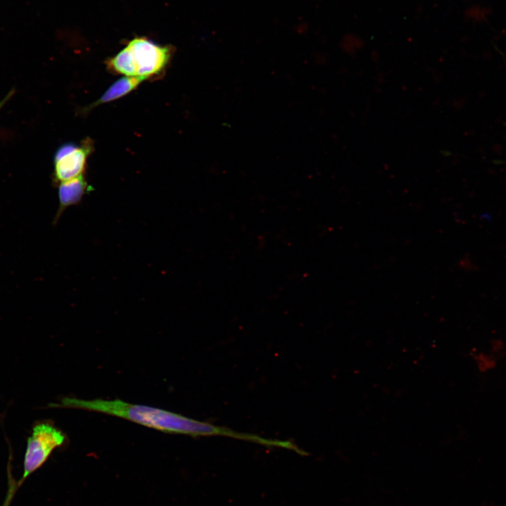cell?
Listing matches in <instances>:
<instances>
[{
	"label": "cell",
	"instance_id": "6da1fadb",
	"mask_svg": "<svg viewBox=\"0 0 506 506\" xmlns=\"http://www.w3.org/2000/svg\"><path fill=\"white\" fill-rule=\"evenodd\" d=\"M48 406L51 408L84 409L114 415L167 433L192 436H225L254 443L260 441V436L257 435L237 432L227 427L195 420L165 410L129 403L118 399L87 401L65 397L60 402Z\"/></svg>",
	"mask_w": 506,
	"mask_h": 506
},
{
	"label": "cell",
	"instance_id": "7a4b0ae2",
	"mask_svg": "<svg viewBox=\"0 0 506 506\" xmlns=\"http://www.w3.org/2000/svg\"><path fill=\"white\" fill-rule=\"evenodd\" d=\"M173 53L171 46L156 44L146 37H135L107 64L115 73L149 79L163 71Z\"/></svg>",
	"mask_w": 506,
	"mask_h": 506
},
{
	"label": "cell",
	"instance_id": "3957f363",
	"mask_svg": "<svg viewBox=\"0 0 506 506\" xmlns=\"http://www.w3.org/2000/svg\"><path fill=\"white\" fill-rule=\"evenodd\" d=\"M65 436L51 423H37L28 437L23 462V474L18 483L22 482L31 474L41 467L52 452L63 444Z\"/></svg>",
	"mask_w": 506,
	"mask_h": 506
},
{
	"label": "cell",
	"instance_id": "277c9868",
	"mask_svg": "<svg viewBox=\"0 0 506 506\" xmlns=\"http://www.w3.org/2000/svg\"><path fill=\"white\" fill-rule=\"evenodd\" d=\"M91 149L89 141L81 145L66 143L60 146L53 159L55 182L60 183L82 175Z\"/></svg>",
	"mask_w": 506,
	"mask_h": 506
},
{
	"label": "cell",
	"instance_id": "5b68a950",
	"mask_svg": "<svg viewBox=\"0 0 506 506\" xmlns=\"http://www.w3.org/2000/svg\"><path fill=\"white\" fill-rule=\"evenodd\" d=\"M90 188L83 174L60 183L58 192L59 206L54 218V223H57L67 207L79 204L84 195L90 191Z\"/></svg>",
	"mask_w": 506,
	"mask_h": 506
},
{
	"label": "cell",
	"instance_id": "8992f818",
	"mask_svg": "<svg viewBox=\"0 0 506 506\" xmlns=\"http://www.w3.org/2000/svg\"><path fill=\"white\" fill-rule=\"evenodd\" d=\"M145 79H147L143 77L125 76L115 82L93 105L96 106L120 98L134 90Z\"/></svg>",
	"mask_w": 506,
	"mask_h": 506
},
{
	"label": "cell",
	"instance_id": "52a82bcc",
	"mask_svg": "<svg viewBox=\"0 0 506 506\" xmlns=\"http://www.w3.org/2000/svg\"><path fill=\"white\" fill-rule=\"evenodd\" d=\"M473 361L481 373H487L493 370L498 365V357L490 351H478L471 353Z\"/></svg>",
	"mask_w": 506,
	"mask_h": 506
},
{
	"label": "cell",
	"instance_id": "ba28073f",
	"mask_svg": "<svg viewBox=\"0 0 506 506\" xmlns=\"http://www.w3.org/2000/svg\"><path fill=\"white\" fill-rule=\"evenodd\" d=\"M489 347V351L498 358L504 353L505 346L501 340L494 339L490 343Z\"/></svg>",
	"mask_w": 506,
	"mask_h": 506
},
{
	"label": "cell",
	"instance_id": "9c48e42d",
	"mask_svg": "<svg viewBox=\"0 0 506 506\" xmlns=\"http://www.w3.org/2000/svg\"><path fill=\"white\" fill-rule=\"evenodd\" d=\"M9 485H10V488H9V489H8V493H7L6 500H5L4 503V505H3L2 506H9V505H10V503H11V500H12V498H13V495H14V493H15V490H16V488H17V487H16V486H17V484H15V483H13V480H11V483Z\"/></svg>",
	"mask_w": 506,
	"mask_h": 506
},
{
	"label": "cell",
	"instance_id": "30bf717a",
	"mask_svg": "<svg viewBox=\"0 0 506 506\" xmlns=\"http://www.w3.org/2000/svg\"><path fill=\"white\" fill-rule=\"evenodd\" d=\"M14 93H15V91L13 89H12L6 95V96L2 100H0V110L7 103V101L13 96Z\"/></svg>",
	"mask_w": 506,
	"mask_h": 506
}]
</instances>
